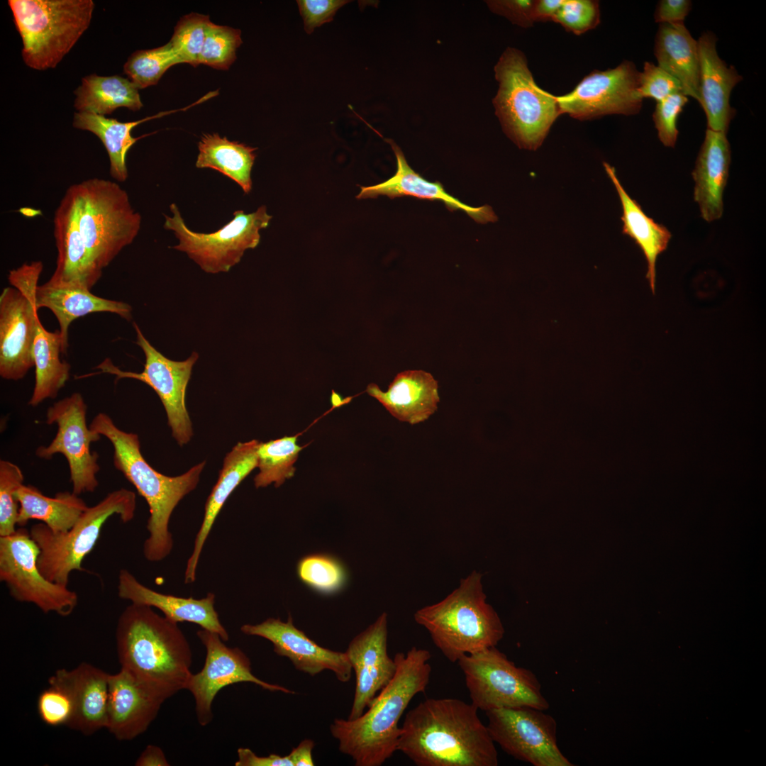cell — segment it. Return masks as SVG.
<instances>
[{
  "label": "cell",
  "mask_w": 766,
  "mask_h": 766,
  "mask_svg": "<svg viewBox=\"0 0 766 766\" xmlns=\"http://www.w3.org/2000/svg\"><path fill=\"white\" fill-rule=\"evenodd\" d=\"M471 703L453 698L423 700L409 710L397 751L417 766H497L487 726Z\"/></svg>",
  "instance_id": "obj_1"
},
{
  "label": "cell",
  "mask_w": 766,
  "mask_h": 766,
  "mask_svg": "<svg viewBox=\"0 0 766 766\" xmlns=\"http://www.w3.org/2000/svg\"><path fill=\"white\" fill-rule=\"evenodd\" d=\"M431 653L412 647L394 655L396 672L359 718H335L330 726L339 750L356 766H380L397 751L399 720L412 699L428 685Z\"/></svg>",
  "instance_id": "obj_2"
},
{
  "label": "cell",
  "mask_w": 766,
  "mask_h": 766,
  "mask_svg": "<svg viewBox=\"0 0 766 766\" xmlns=\"http://www.w3.org/2000/svg\"><path fill=\"white\" fill-rule=\"evenodd\" d=\"M116 643L121 668L169 698L185 689L192 650L177 623L131 603L118 618Z\"/></svg>",
  "instance_id": "obj_3"
},
{
  "label": "cell",
  "mask_w": 766,
  "mask_h": 766,
  "mask_svg": "<svg viewBox=\"0 0 766 766\" xmlns=\"http://www.w3.org/2000/svg\"><path fill=\"white\" fill-rule=\"evenodd\" d=\"M89 428L109 440L114 450L115 467L135 487L149 506V535L143 543L144 557L152 562L163 560L171 553L174 545L169 528L171 515L179 501L196 487L206 462L181 475L166 476L153 469L143 457L138 435L118 428L106 413L95 416Z\"/></svg>",
  "instance_id": "obj_4"
},
{
  "label": "cell",
  "mask_w": 766,
  "mask_h": 766,
  "mask_svg": "<svg viewBox=\"0 0 766 766\" xmlns=\"http://www.w3.org/2000/svg\"><path fill=\"white\" fill-rule=\"evenodd\" d=\"M482 577L472 571L443 600L413 614L415 621L427 630L434 645L451 662L496 646L504 636L498 614L486 601Z\"/></svg>",
  "instance_id": "obj_5"
},
{
  "label": "cell",
  "mask_w": 766,
  "mask_h": 766,
  "mask_svg": "<svg viewBox=\"0 0 766 766\" xmlns=\"http://www.w3.org/2000/svg\"><path fill=\"white\" fill-rule=\"evenodd\" d=\"M494 72L499 89L493 104L505 133L520 148L537 150L561 115L556 96L537 86L516 48L505 50Z\"/></svg>",
  "instance_id": "obj_6"
},
{
  "label": "cell",
  "mask_w": 766,
  "mask_h": 766,
  "mask_svg": "<svg viewBox=\"0 0 766 766\" xmlns=\"http://www.w3.org/2000/svg\"><path fill=\"white\" fill-rule=\"evenodd\" d=\"M23 42L22 57L34 70L55 68L89 28L92 0H9Z\"/></svg>",
  "instance_id": "obj_7"
},
{
  "label": "cell",
  "mask_w": 766,
  "mask_h": 766,
  "mask_svg": "<svg viewBox=\"0 0 766 766\" xmlns=\"http://www.w3.org/2000/svg\"><path fill=\"white\" fill-rule=\"evenodd\" d=\"M135 507V494L121 488L88 506L65 532L54 533L43 523L33 525L29 533L40 549L37 564L42 574L50 582L67 586L73 571L84 570L83 560L94 549L106 521L116 514L123 523L129 522Z\"/></svg>",
  "instance_id": "obj_8"
},
{
  "label": "cell",
  "mask_w": 766,
  "mask_h": 766,
  "mask_svg": "<svg viewBox=\"0 0 766 766\" xmlns=\"http://www.w3.org/2000/svg\"><path fill=\"white\" fill-rule=\"evenodd\" d=\"M79 226L95 268L102 273L140 229L141 216L114 182L92 178L75 184Z\"/></svg>",
  "instance_id": "obj_9"
},
{
  "label": "cell",
  "mask_w": 766,
  "mask_h": 766,
  "mask_svg": "<svg viewBox=\"0 0 766 766\" xmlns=\"http://www.w3.org/2000/svg\"><path fill=\"white\" fill-rule=\"evenodd\" d=\"M457 663L472 704L477 709L486 712L521 706L545 711L549 708L536 675L516 666L496 646L465 655Z\"/></svg>",
  "instance_id": "obj_10"
},
{
  "label": "cell",
  "mask_w": 766,
  "mask_h": 766,
  "mask_svg": "<svg viewBox=\"0 0 766 766\" xmlns=\"http://www.w3.org/2000/svg\"><path fill=\"white\" fill-rule=\"evenodd\" d=\"M43 269L42 262L34 261L11 270L8 279L13 287L0 295V376L7 380H20L34 367L35 292Z\"/></svg>",
  "instance_id": "obj_11"
},
{
  "label": "cell",
  "mask_w": 766,
  "mask_h": 766,
  "mask_svg": "<svg viewBox=\"0 0 766 766\" xmlns=\"http://www.w3.org/2000/svg\"><path fill=\"white\" fill-rule=\"evenodd\" d=\"M170 209L172 216L165 215L164 228L172 231L179 240L172 248L186 252L202 270L211 274L228 272L240 261L246 250L256 248L260 229L267 228L272 218L265 206L250 213L238 210L221 228L204 233L188 228L175 204Z\"/></svg>",
  "instance_id": "obj_12"
},
{
  "label": "cell",
  "mask_w": 766,
  "mask_h": 766,
  "mask_svg": "<svg viewBox=\"0 0 766 766\" xmlns=\"http://www.w3.org/2000/svg\"><path fill=\"white\" fill-rule=\"evenodd\" d=\"M39 553L26 528L0 536V580L15 600L33 604L45 614L68 616L78 604V595L42 574L37 564Z\"/></svg>",
  "instance_id": "obj_13"
},
{
  "label": "cell",
  "mask_w": 766,
  "mask_h": 766,
  "mask_svg": "<svg viewBox=\"0 0 766 766\" xmlns=\"http://www.w3.org/2000/svg\"><path fill=\"white\" fill-rule=\"evenodd\" d=\"M133 326L137 334L136 343L145 357L143 370L141 372L121 370L107 358L96 367L101 371L94 374H113L116 381L123 378L135 379L150 387L164 406L173 438L182 446L189 443L193 435L192 424L186 406V391L199 355L193 352L185 360H170L150 343L135 323Z\"/></svg>",
  "instance_id": "obj_14"
},
{
  "label": "cell",
  "mask_w": 766,
  "mask_h": 766,
  "mask_svg": "<svg viewBox=\"0 0 766 766\" xmlns=\"http://www.w3.org/2000/svg\"><path fill=\"white\" fill-rule=\"evenodd\" d=\"M545 710L530 706L501 708L485 712L494 743L515 759L534 766H573L561 752L557 722Z\"/></svg>",
  "instance_id": "obj_15"
},
{
  "label": "cell",
  "mask_w": 766,
  "mask_h": 766,
  "mask_svg": "<svg viewBox=\"0 0 766 766\" xmlns=\"http://www.w3.org/2000/svg\"><path fill=\"white\" fill-rule=\"evenodd\" d=\"M87 406L82 394L74 392L50 406L46 413V423H56L57 432L48 446L36 449L35 455L50 460L60 453L67 460L72 492L79 495L93 492L99 485L96 474L100 470L99 455L91 452L92 443L100 440L101 435L87 424Z\"/></svg>",
  "instance_id": "obj_16"
},
{
  "label": "cell",
  "mask_w": 766,
  "mask_h": 766,
  "mask_svg": "<svg viewBox=\"0 0 766 766\" xmlns=\"http://www.w3.org/2000/svg\"><path fill=\"white\" fill-rule=\"evenodd\" d=\"M196 635L206 648L203 668L192 673L185 689L189 691L195 701V711L200 726H205L213 718V701L223 688L240 682H250L270 692L294 694L282 686L265 682L252 672L251 662L239 648L228 647L220 635L201 628Z\"/></svg>",
  "instance_id": "obj_17"
},
{
  "label": "cell",
  "mask_w": 766,
  "mask_h": 766,
  "mask_svg": "<svg viewBox=\"0 0 766 766\" xmlns=\"http://www.w3.org/2000/svg\"><path fill=\"white\" fill-rule=\"evenodd\" d=\"M638 76L635 65L628 60L614 69L594 70L572 91L556 96L560 113L582 121L610 114H637L643 105L637 91Z\"/></svg>",
  "instance_id": "obj_18"
},
{
  "label": "cell",
  "mask_w": 766,
  "mask_h": 766,
  "mask_svg": "<svg viewBox=\"0 0 766 766\" xmlns=\"http://www.w3.org/2000/svg\"><path fill=\"white\" fill-rule=\"evenodd\" d=\"M387 614L384 612L350 641L345 652L355 675L349 720L365 712L396 672V662L387 651Z\"/></svg>",
  "instance_id": "obj_19"
},
{
  "label": "cell",
  "mask_w": 766,
  "mask_h": 766,
  "mask_svg": "<svg viewBox=\"0 0 766 766\" xmlns=\"http://www.w3.org/2000/svg\"><path fill=\"white\" fill-rule=\"evenodd\" d=\"M240 631L245 635L270 641L274 652L287 657L301 672L315 676L330 670L341 682L350 679L353 669L345 653L325 648L315 643L294 625L291 615L285 622L269 618L258 624H244Z\"/></svg>",
  "instance_id": "obj_20"
},
{
  "label": "cell",
  "mask_w": 766,
  "mask_h": 766,
  "mask_svg": "<svg viewBox=\"0 0 766 766\" xmlns=\"http://www.w3.org/2000/svg\"><path fill=\"white\" fill-rule=\"evenodd\" d=\"M168 696L121 668L109 675L106 728L118 740H131L155 720Z\"/></svg>",
  "instance_id": "obj_21"
},
{
  "label": "cell",
  "mask_w": 766,
  "mask_h": 766,
  "mask_svg": "<svg viewBox=\"0 0 766 766\" xmlns=\"http://www.w3.org/2000/svg\"><path fill=\"white\" fill-rule=\"evenodd\" d=\"M53 224L57 257L56 268L48 282L91 291L102 273L92 264L84 242L75 184L67 189L60 201Z\"/></svg>",
  "instance_id": "obj_22"
},
{
  "label": "cell",
  "mask_w": 766,
  "mask_h": 766,
  "mask_svg": "<svg viewBox=\"0 0 766 766\" xmlns=\"http://www.w3.org/2000/svg\"><path fill=\"white\" fill-rule=\"evenodd\" d=\"M717 38L711 32L699 38V99L707 123V129L727 133L735 116L730 96L742 77L733 66H728L716 51Z\"/></svg>",
  "instance_id": "obj_23"
},
{
  "label": "cell",
  "mask_w": 766,
  "mask_h": 766,
  "mask_svg": "<svg viewBox=\"0 0 766 766\" xmlns=\"http://www.w3.org/2000/svg\"><path fill=\"white\" fill-rule=\"evenodd\" d=\"M118 594L131 603L157 609L173 622L193 623L218 634L223 641L229 639L215 609L216 596L212 592L200 599L160 593L143 584L128 570L121 569L118 574Z\"/></svg>",
  "instance_id": "obj_24"
},
{
  "label": "cell",
  "mask_w": 766,
  "mask_h": 766,
  "mask_svg": "<svg viewBox=\"0 0 766 766\" xmlns=\"http://www.w3.org/2000/svg\"><path fill=\"white\" fill-rule=\"evenodd\" d=\"M261 442L252 440L239 442L226 455L218 480L207 498L204 515L196 535L193 550L185 570L184 583L195 582L196 570L204 545L213 523L229 496L257 466V452Z\"/></svg>",
  "instance_id": "obj_25"
},
{
  "label": "cell",
  "mask_w": 766,
  "mask_h": 766,
  "mask_svg": "<svg viewBox=\"0 0 766 766\" xmlns=\"http://www.w3.org/2000/svg\"><path fill=\"white\" fill-rule=\"evenodd\" d=\"M387 141L390 144L396 159V171L394 175L375 185L360 186V192L357 195V199L387 196L390 199L413 196L432 201L438 200L443 201L450 211H463L476 222L486 223L497 220L489 206H468L446 192L439 182H432L423 178L409 166L401 148L392 140Z\"/></svg>",
  "instance_id": "obj_26"
},
{
  "label": "cell",
  "mask_w": 766,
  "mask_h": 766,
  "mask_svg": "<svg viewBox=\"0 0 766 766\" xmlns=\"http://www.w3.org/2000/svg\"><path fill=\"white\" fill-rule=\"evenodd\" d=\"M438 388L431 373L411 370L397 374L387 392L376 384H370L366 392L399 421L414 425L436 411L440 401Z\"/></svg>",
  "instance_id": "obj_27"
},
{
  "label": "cell",
  "mask_w": 766,
  "mask_h": 766,
  "mask_svg": "<svg viewBox=\"0 0 766 766\" xmlns=\"http://www.w3.org/2000/svg\"><path fill=\"white\" fill-rule=\"evenodd\" d=\"M731 164V148L726 134L706 129L692 172L694 197L701 217L711 222L723 211V194Z\"/></svg>",
  "instance_id": "obj_28"
},
{
  "label": "cell",
  "mask_w": 766,
  "mask_h": 766,
  "mask_svg": "<svg viewBox=\"0 0 766 766\" xmlns=\"http://www.w3.org/2000/svg\"><path fill=\"white\" fill-rule=\"evenodd\" d=\"M72 694L76 707L69 728L90 736L106 726L109 674L87 662L68 670L60 669L50 677Z\"/></svg>",
  "instance_id": "obj_29"
},
{
  "label": "cell",
  "mask_w": 766,
  "mask_h": 766,
  "mask_svg": "<svg viewBox=\"0 0 766 766\" xmlns=\"http://www.w3.org/2000/svg\"><path fill=\"white\" fill-rule=\"evenodd\" d=\"M35 305L38 309H50L55 316L63 354L68 348L69 327L75 319L98 312L117 314L127 321L132 318V307L126 302L102 298L83 288L48 282L38 286Z\"/></svg>",
  "instance_id": "obj_30"
},
{
  "label": "cell",
  "mask_w": 766,
  "mask_h": 766,
  "mask_svg": "<svg viewBox=\"0 0 766 766\" xmlns=\"http://www.w3.org/2000/svg\"><path fill=\"white\" fill-rule=\"evenodd\" d=\"M658 66L676 79L683 93L699 99L698 42L684 23L659 25L654 47Z\"/></svg>",
  "instance_id": "obj_31"
},
{
  "label": "cell",
  "mask_w": 766,
  "mask_h": 766,
  "mask_svg": "<svg viewBox=\"0 0 766 766\" xmlns=\"http://www.w3.org/2000/svg\"><path fill=\"white\" fill-rule=\"evenodd\" d=\"M605 170L612 181L620 199L623 215V233L630 236L642 250L648 263L646 277L655 292L657 257L667 248L671 233L656 223L643 211L639 204L630 197L619 182L614 167L604 162Z\"/></svg>",
  "instance_id": "obj_32"
},
{
  "label": "cell",
  "mask_w": 766,
  "mask_h": 766,
  "mask_svg": "<svg viewBox=\"0 0 766 766\" xmlns=\"http://www.w3.org/2000/svg\"><path fill=\"white\" fill-rule=\"evenodd\" d=\"M16 496L19 503L17 525L23 526L29 520L35 519L54 533L70 529L88 507L72 492H58L50 497L35 487L23 484L16 491Z\"/></svg>",
  "instance_id": "obj_33"
},
{
  "label": "cell",
  "mask_w": 766,
  "mask_h": 766,
  "mask_svg": "<svg viewBox=\"0 0 766 766\" xmlns=\"http://www.w3.org/2000/svg\"><path fill=\"white\" fill-rule=\"evenodd\" d=\"M175 111L177 110L163 111L131 122H121L115 118L87 112H76L74 114L73 126L91 132L101 140L109 155L111 176L118 182H124L128 177L126 165L128 151L137 140L148 135L134 138L131 135V131L142 123Z\"/></svg>",
  "instance_id": "obj_34"
},
{
  "label": "cell",
  "mask_w": 766,
  "mask_h": 766,
  "mask_svg": "<svg viewBox=\"0 0 766 766\" xmlns=\"http://www.w3.org/2000/svg\"><path fill=\"white\" fill-rule=\"evenodd\" d=\"M62 346L59 331H48L39 319L33 345L35 386L29 405L35 406L47 399L55 398L68 381L71 366L60 359Z\"/></svg>",
  "instance_id": "obj_35"
},
{
  "label": "cell",
  "mask_w": 766,
  "mask_h": 766,
  "mask_svg": "<svg viewBox=\"0 0 766 766\" xmlns=\"http://www.w3.org/2000/svg\"><path fill=\"white\" fill-rule=\"evenodd\" d=\"M138 89L127 78L92 74L82 78L75 89L74 107L78 112L100 116L109 115L120 107L136 111L143 106Z\"/></svg>",
  "instance_id": "obj_36"
},
{
  "label": "cell",
  "mask_w": 766,
  "mask_h": 766,
  "mask_svg": "<svg viewBox=\"0 0 766 766\" xmlns=\"http://www.w3.org/2000/svg\"><path fill=\"white\" fill-rule=\"evenodd\" d=\"M197 168H210L235 182L245 194L252 189L251 170L257 148L229 140L218 133L204 134L198 143Z\"/></svg>",
  "instance_id": "obj_37"
},
{
  "label": "cell",
  "mask_w": 766,
  "mask_h": 766,
  "mask_svg": "<svg viewBox=\"0 0 766 766\" xmlns=\"http://www.w3.org/2000/svg\"><path fill=\"white\" fill-rule=\"evenodd\" d=\"M297 436H284L260 443L257 452L259 472L254 478L256 488L274 483L279 487L295 473L296 462L302 450L296 443Z\"/></svg>",
  "instance_id": "obj_38"
},
{
  "label": "cell",
  "mask_w": 766,
  "mask_h": 766,
  "mask_svg": "<svg viewBox=\"0 0 766 766\" xmlns=\"http://www.w3.org/2000/svg\"><path fill=\"white\" fill-rule=\"evenodd\" d=\"M296 572L305 585L325 595L340 591L348 579L343 564L338 558L326 553H314L302 557L297 564Z\"/></svg>",
  "instance_id": "obj_39"
},
{
  "label": "cell",
  "mask_w": 766,
  "mask_h": 766,
  "mask_svg": "<svg viewBox=\"0 0 766 766\" xmlns=\"http://www.w3.org/2000/svg\"><path fill=\"white\" fill-rule=\"evenodd\" d=\"M179 61L170 42L165 45L133 52L123 66V72L138 89L155 85L172 66Z\"/></svg>",
  "instance_id": "obj_40"
},
{
  "label": "cell",
  "mask_w": 766,
  "mask_h": 766,
  "mask_svg": "<svg viewBox=\"0 0 766 766\" xmlns=\"http://www.w3.org/2000/svg\"><path fill=\"white\" fill-rule=\"evenodd\" d=\"M211 22L209 16L195 13L180 18L169 41L179 63H187L194 67L199 65V57Z\"/></svg>",
  "instance_id": "obj_41"
},
{
  "label": "cell",
  "mask_w": 766,
  "mask_h": 766,
  "mask_svg": "<svg viewBox=\"0 0 766 766\" xmlns=\"http://www.w3.org/2000/svg\"><path fill=\"white\" fill-rule=\"evenodd\" d=\"M242 43L239 29L211 22L199 57V65L228 70L235 60L236 51Z\"/></svg>",
  "instance_id": "obj_42"
},
{
  "label": "cell",
  "mask_w": 766,
  "mask_h": 766,
  "mask_svg": "<svg viewBox=\"0 0 766 766\" xmlns=\"http://www.w3.org/2000/svg\"><path fill=\"white\" fill-rule=\"evenodd\" d=\"M49 687L43 690L37 700V710L41 721L52 727H70L76 713L75 703L70 692L62 684L48 679Z\"/></svg>",
  "instance_id": "obj_43"
},
{
  "label": "cell",
  "mask_w": 766,
  "mask_h": 766,
  "mask_svg": "<svg viewBox=\"0 0 766 766\" xmlns=\"http://www.w3.org/2000/svg\"><path fill=\"white\" fill-rule=\"evenodd\" d=\"M23 474L18 466L0 460V536L13 533L17 525L19 503L16 491L23 484Z\"/></svg>",
  "instance_id": "obj_44"
},
{
  "label": "cell",
  "mask_w": 766,
  "mask_h": 766,
  "mask_svg": "<svg viewBox=\"0 0 766 766\" xmlns=\"http://www.w3.org/2000/svg\"><path fill=\"white\" fill-rule=\"evenodd\" d=\"M600 21L599 3L592 0H564L553 21L569 32L580 35L594 28Z\"/></svg>",
  "instance_id": "obj_45"
},
{
  "label": "cell",
  "mask_w": 766,
  "mask_h": 766,
  "mask_svg": "<svg viewBox=\"0 0 766 766\" xmlns=\"http://www.w3.org/2000/svg\"><path fill=\"white\" fill-rule=\"evenodd\" d=\"M688 102L683 93H676L656 102L653 118L660 142L666 147L674 148L679 134L677 118Z\"/></svg>",
  "instance_id": "obj_46"
},
{
  "label": "cell",
  "mask_w": 766,
  "mask_h": 766,
  "mask_svg": "<svg viewBox=\"0 0 766 766\" xmlns=\"http://www.w3.org/2000/svg\"><path fill=\"white\" fill-rule=\"evenodd\" d=\"M637 91L641 99L650 98L656 102L672 94L683 93L676 79L651 62H645L643 71L639 72Z\"/></svg>",
  "instance_id": "obj_47"
},
{
  "label": "cell",
  "mask_w": 766,
  "mask_h": 766,
  "mask_svg": "<svg viewBox=\"0 0 766 766\" xmlns=\"http://www.w3.org/2000/svg\"><path fill=\"white\" fill-rule=\"evenodd\" d=\"M296 2L304 20L305 31L311 33L315 28L331 21L336 11L350 1L298 0Z\"/></svg>",
  "instance_id": "obj_48"
},
{
  "label": "cell",
  "mask_w": 766,
  "mask_h": 766,
  "mask_svg": "<svg viewBox=\"0 0 766 766\" xmlns=\"http://www.w3.org/2000/svg\"><path fill=\"white\" fill-rule=\"evenodd\" d=\"M489 8L495 13L504 16L513 23L522 27L531 26L534 21V1H488Z\"/></svg>",
  "instance_id": "obj_49"
},
{
  "label": "cell",
  "mask_w": 766,
  "mask_h": 766,
  "mask_svg": "<svg viewBox=\"0 0 766 766\" xmlns=\"http://www.w3.org/2000/svg\"><path fill=\"white\" fill-rule=\"evenodd\" d=\"M691 9L689 0H661L656 6L654 19L660 24L684 23Z\"/></svg>",
  "instance_id": "obj_50"
},
{
  "label": "cell",
  "mask_w": 766,
  "mask_h": 766,
  "mask_svg": "<svg viewBox=\"0 0 766 766\" xmlns=\"http://www.w3.org/2000/svg\"><path fill=\"white\" fill-rule=\"evenodd\" d=\"M237 753L235 766H293L289 755L281 756L270 754L268 756H258L247 748H238Z\"/></svg>",
  "instance_id": "obj_51"
},
{
  "label": "cell",
  "mask_w": 766,
  "mask_h": 766,
  "mask_svg": "<svg viewBox=\"0 0 766 766\" xmlns=\"http://www.w3.org/2000/svg\"><path fill=\"white\" fill-rule=\"evenodd\" d=\"M564 0L534 1L533 17L535 21H553Z\"/></svg>",
  "instance_id": "obj_52"
},
{
  "label": "cell",
  "mask_w": 766,
  "mask_h": 766,
  "mask_svg": "<svg viewBox=\"0 0 766 766\" xmlns=\"http://www.w3.org/2000/svg\"><path fill=\"white\" fill-rule=\"evenodd\" d=\"M314 742L311 739H304L294 748L289 756L293 766H313L314 762L312 757V750Z\"/></svg>",
  "instance_id": "obj_53"
},
{
  "label": "cell",
  "mask_w": 766,
  "mask_h": 766,
  "mask_svg": "<svg viewBox=\"0 0 766 766\" xmlns=\"http://www.w3.org/2000/svg\"><path fill=\"white\" fill-rule=\"evenodd\" d=\"M135 765L136 766H169L170 763L160 747L148 745L141 753Z\"/></svg>",
  "instance_id": "obj_54"
}]
</instances>
